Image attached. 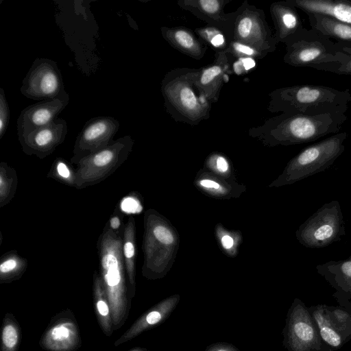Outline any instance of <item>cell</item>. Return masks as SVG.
<instances>
[{
	"mask_svg": "<svg viewBox=\"0 0 351 351\" xmlns=\"http://www.w3.org/2000/svg\"><path fill=\"white\" fill-rule=\"evenodd\" d=\"M298 241L308 248H322L346 235V222L341 205L332 200L322 205L296 232Z\"/></svg>",
	"mask_w": 351,
	"mask_h": 351,
	"instance_id": "obj_6",
	"label": "cell"
},
{
	"mask_svg": "<svg viewBox=\"0 0 351 351\" xmlns=\"http://www.w3.org/2000/svg\"><path fill=\"white\" fill-rule=\"evenodd\" d=\"M110 226L113 229H117L120 226V220L118 217H114L110 220Z\"/></svg>",
	"mask_w": 351,
	"mask_h": 351,
	"instance_id": "obj_40",
	"label": "cell"
},
{
	"mask_svg": "<svg viewBox=\"0 0 351 351\" xmlns=\"http://www.w3.org/2000/svg\"><path fill=\"white\" fill-rule=\"evenodd\" d=\"M180 295L167 298L141 315L114 343L119 346L164 322L176 308Z\"/></svg>",
	"mask_w": 351,
	"mask_h": 351,
	"instance_id": "obj_14",
	"label": "cell"
},
{
	"mask_svg": "<svg viewBox=\"0 0 351 351\" xmlns=\"http://www.w3.org/2000/svg\"><path fill=\"white\" fill-rule=\"evenodd\" d=\"M57 171L58 174L62 178H67L70 176V172L66 165L62 162H59L57 165Z\"/></svg>",
	"mask_w": 351,
	"mask_h": 351,
	"instance_id": "obj_35",
	"label": "cell"
},
{
	"mask_svg": "<svg viewBox=\"0 0 351 351\" xmlns=\"http://www.w3.org/2000/svg\"><path fill=\"white\" fill-rule=\"evenodd\" d=\"M200 69L176 68L161 81V93L167 113L177 122L191 126L210 117L211 103L198 91L195 82Z\"/></svg>",
	"mask_w": 351,
	"mask_h": 351,
	"instance_id": "obj_3",
	"label": "cell"
},
{
	"mask_svg": "<svg viewBox=\"0 0 351 351\" xmlns=\"http://www.w3.org/2000/svg\"><path fill=\"white\" fill-rule=\"evenodd\" d=\"M221 243L225 249H230L233 246V239L229 235H225L221 239Z\"/></svg>",
	"mask_w": 351,
	"mask_h": 351,
	"instance_id": "obj_39",
	"label": "cell"
},
{
	"mask_svg": "<svg viewBox=\"0 0 351 351\" xmlns=\"http://www.w3.org/2000/svg\"><path fill=\"white\" fill-rule=\"evenodd\" d=\"M226 51L237 58L247 57L254 58L255 60H261L265 57V56L255 49L234 40L230 42Z\"/></svg>",
	"mask_w": 351,
	"mask_h": 351,
	"instance_id": "obj_27",
	"label": "cell"
},
{
	"mask_svg": "<svg viewBox=\"0 0 351 351\" xmlns=\"http://www.w3.org/2000/svg\"><path fill=\"white\" fill-rule=\"evenodd\" d=\"M346 114L305 115L281 113L252 127L249 134L270 145H291L315 141L340 132Z\"/></svg>",
	"mask_w": 351,
	"mask_h": 351,
	"instance_id": "obj_1",
	"label": "cell"
},
{
	"mask_svg": "<svg viewBox=\"0 0 351 351\" xmlns=\"http://www.w3.org/2000/svg\"><path fill=\"white\" fill-rule=\"evenodd\" d=\"M235 12L232 40L248 45L265 56L276 49L278 43L263 10L244 1Z\"/></svg>",
	"mask_w": 351,
	"mask_h": 351,
	"instance_id": "obj_8",
	"label": "cell"
},
{
	"mask_svg": "<svg viewBox=\"0 0 351 351\" xmlns=\"http://www.w3.org/2000/svg\"><path fill=\"white\" fill-rule=\"evenodd\" d=\"M231 0H179L178 5L207 25L220 29L230 42L233 39L236 12L226 13L224 8Z\"/></svg>",
	"mask_w": 351,
	"mask_h": 351,
	"instance_id": "obj_11",
	"label": "cell"
},
{
	"mask_svg": "<svg viewBox=\"0 0 351 351\" xmlns=\"http://www.w3.org/2000/svg\"><path fill=\"white\" fill-rule=\"evenodd\" d=\"M69 102V95L64 91L56 98L32 104L21 110L16 121L19 138L51 123Z\"/></svg>",
	"mask_w": 351,
	"mask_h": 351,
	"instance_id": "obj_12",
	"label": "cell"
},
{
	"mask_svg": "<svg viewBox=\"0 0 351 351\" xmlns=\"http://www.w3.org/2000/svg\"><path fill=\"white\" fill-rule=\"evenodd\" d=\"M311 28L315 29L337 42L351 44V24L345 23L329 16L306 14Z\"/></svg>",
	"mask_w": 351,
	"mask_h": 351,
	"instance_id": "obj_22",
	"label": "cell"
},
{
	"mask_svg": "<svg viewBox=\"0 0 351 351\" xmlns=\"http://www.w3.org/2000/svg\"><path fill=\"white\" fill-rule=\"evenodd\" d=\"M38 344L46 351L77 350L82 346V339L73 311L67 308L53 316Z\"/></svg>",
	"mask_w": 351,
	"mask_h": 351,
	"instance_id": "obj_10",
	"label": "cell"
},
{
	"mask_svg": "<svg viewBox=\"0 0 351 351\" xmlns=\"http://www.w3.org/2000/svg\"><path fill=\"white\" fill-rule=\"evenodd\" d=\"M269 13L274 27V35L278 43L285 44L293 36L304 28L297 8L285 1L270 5Z\"/></svg>",
	"mask_w": 351,
	"mask_h": 351,
	"instance_id": "obj_16",
	"label": "cell"
},
{
	"mask_svg": "<svg viewBox=\"0 0 351 351\" xmlns=\"http://www.w3.org/2000/svg\"><path fill=\"white\" fill-rule=\"evenodd\" d=\"M195 34L207 45H210L215 52L226 50L230 41L219 29L206 25L195 29Z\"/></svg>",
	"mask_w": 351,
	"mask_h": 351,
	"instance_id": "obj_26",
	"label": "cell"
},
{
	"mask_svg": "<svg viewBox=\"0 0 351 351\" xmlns=\"http://www.w3.org/2000/svg\"><path fill=\"white\" fill-rule=\"evenodd\" d=\"M120 124L112 117L101 116L88 120L80 132L76 146L80 150H95L106 147L117 133Z\"/></svg>",
	"mask_w": 351,
	"mask_h": 351,
	"instance_id": "obj_15",
	"label": "cell"
},
{
	"mask_svg": "<svg viewBox=\"0 0 351 351\" xmlns=\"http://www.w3.org/2000/svg\"><path fill=\"white\" fill-rule=\"evenodd\" d=\"M205 351H240L234 346L227 343H216L208 346Z\"/></svg>",
	"mask_w": 351,
	"mask_h": 351,
	"instance_id": "obj_33",
	"label": "cell"
},
{
	"mask_svg": "<svg viewBox=\"0 0 351 351\" xmlns=\"http://www.w3.org/2000/svg\"><path fill=\"white\" fill-rule=\"evenodd\" d=\"M285 45L283 62L295 67L335 73L347 56L339 42H333L313 28L304 27Z\"/></svg>",
	"mask_w": 351,
	"mask_h": 351,
	"instance_id": "obj_4",
	"label": "cell"
},
{
	"mask_svg": "<svg viewBox=\"0 0 351 351\" xmlns=\"http://www.w3.org/2000/svg\"><path fill=\"white\" fill-rule=\"evenodd\" d=\"M93 300L97 319L102 332L107 337L114 332L111 306L106 292L99 282L94 287Z\"/></svg>",
	"mask_w": 351,
	"mask_h": 351,
	"instance_id": "obj_23",
	"label": "cell"
},
{
	"mask_svg": "<svg viewBox=\"0 0 351 351\" xmlns=\"http://www.w3.org/2000/svg\"><path fill=\"white\" fill-rule=\"evenodd\" d=\"M316 269L336 290L332 295L335 299L351 301V254L343 261H330L317 265Z\"/></svg>",
	"mask_w": 351,
	"mask_h": 351,
	"instance_id": "obj_18",
	"label": "cell"
},
{
	"mask_svg": "<svg viewBox=\"0 0 351 351\" xmlns=\"http://www.w3.org/2000/svg\"><path fill=\"white\" fill-rule=\"evenodd\" d=\"M255 60L254 58L247 57L237 58L236 61L232 62V71L237 75L245 73L255 67Z\"/></svg>",
	"mask_w": 351,
	"mask_h": 351,
	"instance_id": "obj_30",
	"label": "cell"
},
{
	"mask_svg": "<svg viewBox=\"0 0 351 351\" xmlns=\"http://www.w3.org/2000/svg\"><path fill=\"white\" fill-rule=\"evenodd\" d=\"M121 208L127 213H136L142 210L140 203L136 199L130 197H126L122 201Z\"/></svg>",
	"mask_w": 351,
	"mask_h": 351,
	"instance_id": "obj_32",
	"label": "cell"
},
{
	"mask_svg": "<svg viewBox=\"0 0 351 351\" xmlns=\"http://www.w3.org/2000/svg\"><path fill=\"white\" fill-rule=\"evenodd\" d=\"M21 337L18 321L12 313H5L1 326V351H18Z\"/></svg>",
	"mask_w": 351,
	"mask_h": 351,
	"instance_id": "obj_24",
	"label": "cell"
},
{
	"mask_svg": "<svg viewBox=\"0 0 351 351\" xmlns=\"http://www.w3.org/2000/svg\"><path fill=\"white\" fill-rule=\"evenodd\" d=\"M288 3L306 14L329 16L351 24V0H286Z\"/></svg>",
	"mask_w": 351,
	"mask_h": 351,
	"instance_id": "obj_19",
	"label": "cell"
},
{
	"mask_svg": "<svg viewBox=\"0 0 351 351\" xmlns=\"http://www.w3.org/2000/svg\"><path fill=\"white\" fill-rule=\"evenodd\" d=\"M282 335L287 351H334L322 340L308 307L299 298L288 310Z\"/></svg>",
	"mask_w": 351,
	"mask_h": 351,
	"instance_id": "obj_7",
	"label": "cell"
},
{
	"mask_svg": "<svg viewBox=\"0 0 351 351\" xmlns=\"http://www.w3.org/2000/svg\"><path fill=\"white\" fill-rule=\"evenodd\" d=\"M347 136L346 132H341L303 149L288 165L286 183L307 178L330 168L344 152Z\"/></svg>",
	"mask_w": 351,
	"mask_h": 351,
	"instance_id": "obj_5",
	"label": "cell"
},
{
	"mask_svg": "<svg viewBox=\"0 0 351 351\" xmlns=\"http://www.w3.org/2000/svg\"><path fill=\"white\" fill-rule=\"evenodd\" d=\"M161 34L170 46L195 60H201L208 49L204 43L192 30L183 26L162 27Z\"/></svg>",
	"mask_w": 351,
	"mask_h": 351,
	"instance_id": "obj_17",
	"label": "cell"
},
{
	"mask_svg": "<svg viewBox=\"0 0 351 351\" xmlns=\"http://www.w3.org/2000/svg\"><path fill=\"white\" fill-rule=\"evenodd\" d=\"M267 110L272 113L319 115L346 114L351 102L349 89L312 84L278 88L269 93Z\"/></svg>",
	"mask_w": 351,
	"mask_h": 351,
	"instance_id": "obj_2",
	"label": "cell"
},
{
	"mask_svg": "<svg viewBox=\"0 0 351 351\" xmlns=\"http://www.w3.org/2000/svg\"><path fill=\"white\" fill-rule=\"evenodd\" d=\"M67 129L66 121L63 119L57 118L51 123L32 132L20 140L27 147L45 152L64 140Z\"/></svg>",
	"mask_w": 351,
	"mask_h": 351,
	"instance_id": "obj_20",
	"label": "cell"
},
{
	"mask_svg": "<svg viewBox=\"0 0 351 351\" xmlns=\"http://www.w3.org/2000/svg\"><path fill=\"white\" fill-rule=\"evenodd\" d=\"M231 57L226 50L215 52L213 62L200 68L195 85L199 93L211 104L219 100L222 87L232 72Z\"/></svg>",
	"mask_w": 351,
	"mask_h": 351,
	"instance_id": "obj_13",
	"label": "cell"
},
{
	"mask_svg": "<svg viewBox=\"0 0 351 351\" xmlns=\"http://www.w3.org/2000/svg\"><path fill=\"white\" fill-rule=\"evenodd\" d=\"M20 90L25 97L40 101L62 94L66 90L57 62L49 58H36L23 78Z\"/></svg>",
	"mask_w": 351,
	"mask_h": 351,
	"instance_id": "obj_9",
	"label": "cell"
},
{
	"mask_svg": "<svg viewBox=\"0 0 351 351\" xmlns=\"http://www.w3.org/2000/svg\"><path fill=\"white\" fill-rule=\"evenodd\" d=\"M154 234L156 239L163 244L169 245L173 242V237L171 232L164 226H156L154 229Z\"/></svg>",
	"mask_w": 351,
	"mask_h": 351,
	"instance_id": "obj_31",
	"label": "cell"
},
{
	"mask_svg": "<svg viewBox=\"0 0 351 351\" xmlns=\"http://www.w3.org/2000/svg\"><path fill=\"white\" fill-rule=\"evenodd\" d=\"M330 319L347 343L351 339V303L344 306H328Z\"/></svg>",
	"mask_w": 351,
	"mask_h": 351,
	"instance_id": "obj_25",
	"label": "cell"
},
{
	"mask_svg": "<svg viewBox=\"0 0 351 351\" xmlns=\"http://www.w3.org/2000/svg\"><path fill=\"white\" fill-rule=\"evenodd\" d=\"M200 184L206 188L215 189H218L219 188V184L211 180L204 179L200 181Z\"/></svg>",
	"mask_w": 351,
	"mask_h": 351,
	"instance_id": "obj_38",
	"label": "cell"
},
{
	"mask_svg": "<svg viewBox=\"0 0 351 351\" xmlns=\"http://www.w3.org/2000/svg\"><path fill=\"white\" fill-rule=\"evenodd\" d=\"M343 51L346 53V58L340 62L334 73L351 75V44L339 42Z\"/></svg>",
	"mask_w": 351,
	"mask_h": 351,
	"instance_id": "obj_29",
	"label": "cell"
},
{
	"mask_svg": "<svg viewBox=\"0 0 351 351\" xmlns=\"http://www.w3.org/2000/svg\"><path fill=\"white\" fill-rule=\"evenodd\" d=\"M10 108L3 88H0V138L5 133L10 121Z\"/></svg>",
	"mask_w": 351,
	"mask_h": 351,
	"instance_id": "obj_28",
	"label": "cell"
},
{
	"mask_svg": "<svg viewBox=\"0 0 351 351\" xmlns=\"http://www.w3.org/2000/svg\"><path fill=\"white\" fill-rule=\"evenodd\" d=\"M17 263L14 259H9L3 262L0 265V272L2 275H5L16 268Z\"/></svg>",
	"mask_w": 351,
	"mask_h": 351,
	"instance_id": "obj_34",
	"label": "cell"
},
{
	"mask_svg": "<svg viewBox=\"0 0 351 351\" xmlns=\"http://www.w3.org/2000/svg\"><path fill=\"white\" fill-rule=\"evenodd\" d=\"M124 254L126 258H130L134 254V247L132 243L127 242L124 245Z\"/></svg>",
	"mask_w": 351,
	"mask_h": 351,
	"instance_id": "obj_37",
	"label": "cell"
},
{
	"mask_svg": "<svg viewBox=\"0 0 351 351\" xmlns=\"http://www.w3.org/2000/svg\"><path fill=\"white\" fill-rule=\"evenodd\" d=\"M129 351H149V350L145 348L135 347V348L130 350Z\"/></svg>",
	"mask_w": 351,
	"mask_h": 351,
	"instance_id": "obj_41",
	"label": "cell"
},
{
	"mask_svg": "<svg viewBox=\"0 0 351 351\" xmlns=\"http://www.w3.org/2000/svg\"><path fill=\"white\" fill-rule=\"evenodd\" d=\"M311 315L317 327L324 343L334 351L341 348L346 342L333 325L326 304L308 307Z\"/></svg>",
	"mask_w": 351,
	"mask_h": 351,
	"instance_id": "obj_21",
	"label": "cell"
},
{
	"mask_svg": "<svg viewBox=\"0 0 351 351\" xmlns=\"http://www.w3.org/2000/svg\"><path fill=\"white\" fill-rule=\"evenodd\" d=\"M216 162L217 167L221 172H226L228 169V162L223 156H218Z\"/></svg>",
	"mask_w": 351,
	"mask_h": 351,
	"instance_id": "obj_36",
	"label": "cell"
}]
</instances>
